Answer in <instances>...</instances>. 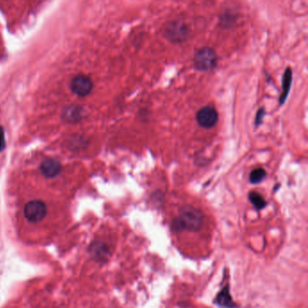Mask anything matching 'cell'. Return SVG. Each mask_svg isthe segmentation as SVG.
Returning <instances> with one entry per match:
<instances>
[{"label": "cell", "instance_id": "obj_2", "mask_svg": "<svg viewBox=\"0 0 308 308\" xmlns=\"http://www.w3.org/2000/svg\"><path fill=\"white\" fill-rule=\"evenodd\" d=\"M218 55L211 47L199 49L193 56V65L201 72H208L217 66Z\"/></svg>", "mask_w": 308, "mask_h": 308}, {"label": "cell", "instance_id": "obj_9", "mask_svg": "<svg viewBox=\"0 0 308 308\" xmlns=\"http://www.w3.org/2000/svg\"><path fill=\"white\" fill-rule=\"evenodd\" d=\"M248 199H249L250 203L253 204L254 207L257 210L263 209L267 204L263 196L257 192H250L248 193Z\"/></svg>", "mask_w": 308, "mask_h": 308}, {"label": "cell", "instance_id": "obj_3", "mask_svg": "<svg viewBox=\"0 0 308 308\" xmlns=\"http://www.w3.org/2000/svg\"><path fill=\"white\" fill-rule=\"evenodd\" d=\"M188 33L187 26L182 21H172L164 28V36L174 44L185 42L187 38Z\"/></svg>", "mask_w": 308, "mask_h": 308}, {"label": "cell", "instance_id": "obj_14", "mask_svg": "<svg viewBox=\"0 0 308 308\" xmlns=\"http://www.w3.org/2000/svg\"><path fill=\"white\" fill-rule=\"evenodd\" d=\"M265 110L263 108H261L260 110L257 112V115H256V120H255V123H256V126H259L260 125V123L262 122V120L264 118Z\"/></svg>", "mask_w": 308, "mask_h": 308}, {"label": "cell", "instance_id": "obj_7", "mask_svg": "<svg viewBox=\"0 0 308 308\" xmlns=\"http://www.w3.org/2000/svg\"><path fill=\"white\" fill-rule=\"evenodd\" d=\"M41 173L47 178H54L60 175L62 165L59 160L55 158H48L42 162L40 165Z\"/></svg>", "mask_w": 308, "mask_h": 308}, {"label": "cell", "instance_id": "obj_13", "mask_svg": "<svg viewBox=\"0 0 308 308\" xmlns=\"http://www.w3.org/2000/svg\"><path fill=\"white\" fill-rule=\"evenodd\" d=\"M6 149V136L4 127L0 126V152Z\"/></svg>", "mask_w": 308, "mask_h": 308}, {"label": "cell", "instance_id": "obj_12", "mask_svg": "<svg viewBox=\"0 0 308 308\" xmlns=\"http://www.w3.org/2000/svg\"><path fill=\"white\" fill-rule=\"evenodd\" d=\"M76 111H78L77 108L75 107H72V108H67V110H65V118L68 121H75L76 119H80L79 117V113H77Z\"/></svg>", "mask_w": 308, "mask_h": 308}, {"label": "cell", "instance_id": "obj_6", "mask_svg": "<svg viewBox=\"0 0 308 308\" xmlns=\"http://www.w3.org/2000/svg\"><path fill=\"white\" fill-rule=\"evenodd\" d=\"M71 89L72 92L78 96L86 97L92 92L93 89V83L92 80L87 75L79 74L72 79Z\"/></svg>", "mask_w": 308, "mask_h": 308}, {"label": "cell", "instance_id": "obj_11", "mask_svg": "<svg viewBox=\"0 0 308 308\" xmlns=\"http://www.w3.org/2000/svg\"><path fill=\"white\" fill-rule=\"evenodd\" d=\"M217 302L219 303L220 306L226 307V308H231L232 306L231 295L228 287H225L222 291L220 292L219 296L217 297Z\"/></svg>", "mask_w": 308, "mask_h": 308}, {"label": "cell", "instance_id": "obj_4", "mask_svg": "<svg viewBox=\"0 0 308 308\" xmlns=\"http://www.w3.org/2000/svg\"><path fill=\"white\" fill-rule=\"evenodd\" d=\"M219 121V114L216 109L211 106L201 108L196 114V121L199 126L204 128L215 127Z\"/></svg>", "mask_w": 308, "mask_h": 308}, {"label": "cell", "instance_id": "obj_10", "mask_svg": "<svg viewBox=\"0 0 308 308\" xmlns=\"http://www.w3.org/2000/svg\"><path fill=\"white\" fill-rule=\"evenodd\" d=\"M266 176H267V172L262 167L255 168L249 174V182L253 185L259 184L260 182L264 180Z\"/></svg>", "mask_w": 308, "mask_h": 308}, {"label": "cell", "instance_id": "obj_1", "mask_svg": "<svg viewBox=\"0 0 308 308\" xmlns=\"http://www.w3.org/2000/svg\"><path fill=\"white\" fill-rule=\"evenodd\" d=\"M204 223V215L198 209L185 206L173 221V228L176 231H198Z\"/></svg>", "mask_w": 308, "mask_h": 308}, {"label": "cell", "instance_id": "obj_5", "mask_svg": "<svg viewBox=\"0 0 308 308\" xmlns=\"http://www.w3.org/2000/svg\"><path fill=\"white\" fill-rule=\"evenodd\" d=\"M47 213V208L44 202L34 200L29 202L25 207V216L31 222H37L43 220Z\"/></svg>", "mask_w": 308, "mask_h": 308}, {"label": "cell", "instance_id": "obj_8", "mask_svg": "<svg viewBox=\"0 0 308 308\" xmlns=\"http://www.w3.org/2000/svg\"><path fill=\"white\" fill-rule=\"evenodd\" d=\"M292 77H293L292 70L288 67V68H286V71L284 72V75H283V81H282V93H281L279 99H278L279 104L280 105L285 103L286 98H287V96H288L289 91H290V87H291Z\"/></svg>", "mask_w": 308, "mask_h": 308}]
</instances>
